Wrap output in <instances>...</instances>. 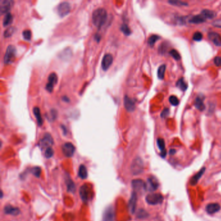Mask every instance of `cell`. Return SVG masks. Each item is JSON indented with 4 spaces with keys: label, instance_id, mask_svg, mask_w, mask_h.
Returning a JSON list of instances; mask_svg holds the SVG:
<instances>
[{
    "label": "cell",
    "instance_id": "f1b7e54d",
    "mask_svg": "<svg viewBox=\"0 0 221 221\" xmlns=\"http://www.w3.org/2000/svg\"><path fill=\"white\" fill-rule=\"evenodd\" d=\"M66 185L68 191L72 193H74L75 191V190H76V187H75L74 182L71 179L66 180Z\"/></svg>",
    "mask_w": 221,
    "mask_h": 221
},
{
    "label": "cell",
    "instance_id": "603a6c76",
    "mask_svg": "<svg viewBox=\"0 0 221 221\" xmlns=\"http://www.w3.org/2000/svg\"><path fill=\"white\" fill-rule=\"evenodd\" d=\"M12 20H13L12 15L10 12L7 13L5 15V16L3 19V26L4 27L10 26V25L12 23Z\"/></svg>",
    "mask_w": 221,
    "mask_h": 221
},
{
    "label": "cell",
    "instance_id": "9c48e42d",
    "mask_svg": "<svg viewBox=\"0 0 221 221\" xmlns=\"http://www.w3.org/2000/svg\"><path fill=\"white\" fill-rule=\"evenodd\" d=\"M57 76L55 73H50L48 76V81L46 84V89L49 92H52L53 90V88L55 84L57 82Z\"/></svg>",
    "mask_w": 221,
    "mask_h": 221
},
{
    "label": "cell",
    "instance_id": "4fadbf2b",
    "mask_svg": "<svg viewBox=\"0 0 221 221\" xmlns=\"http://www.w3.org/2000/svg\"><path fill=\"white\" fill-rule=\"evenodd\" d=\"M115 219V213L114 209L112 206H108L106 209H105L103 221H114Z\"/></svg>",
    "mask_w": 221,
    "mask_h": 221
},
{
    "label": "cell",
    "instance_id": "7402d4cb",
    "mask_svg": "<svg viewBox=\"0 0 221 221\" xmlns=\"http://www.w3.org/2000/svg\"><path fill=\"white\" fill-rule=\"evenodd\" d=\"M205 19L204 16H202V14H198V15H196V16H192L189 19V22L191 23H195V24H198V23H204V22H205Z\"/></svg>",
    "mask_w": 221,
    "mask_h": 221
},
{
    "label": "cell",
    "instance_id": "30bf717a",
    "mask_svg": "<svg viewBox=\"0 0 221 221\" xmlns=\"http://www.w3.org/2000/svg\"><path fill=\"white\" fill-rule=\"evenodd\" d=\"M14 4V2L12 0H2L0 2V12L1 14L8 13L9 11L11 10Z\"/></svg>",
    "mask_w": 221,
    "mask_h": 221
},
{
    "label": "cell",
    "instance_id": "9a60e30c",
    "mask_svg": "<svg viewBox=\"0 0 221 221\" xmlns=\"http://www.w3.org/2000/svg\"><path fill=\"white\" fill-rule=\"evenodd\" d=\"M137 200H138L137 193L134 191V192H132V193L131 195V197H130L129 202H128V209L130 211V212L132 214L134 213L135 211V208H136Z\"/></svg>",
    "mask_w": 221,
    "mask_h": 221
},
{
    "label": "cell",
    "instance_id": "ab89813d",
    "mask_svg": "<svg viewBox=\"0 0 221 221\" xmlns=\"http://www.w3.org/2000/svg\"><path fill=\"white\" fill-rule=\"evenodd\" d=\"M54 154L53 149L51 147H49L46 150V152H45V156L47 158H51Z\"/></svg>",
    "mask_w": 221,
    "mask_h": 221
},
{
    "label": "cell",
    "instance_id": "e575fe53",
    "mask_svg": "<svg viewBox=\"0 0 221 221\" xmlns=\"http://www.w3.org/2000/svg\"><path fill=\"white\" fill-rule=\"evenodd\" d=\"M31 172H32L33 174L34 175L35 177L39 178L40 177V174H41L42 170L39 167H35L31 169Z\"/></svg>",
    "mask_w": 221,
    "mask_h": 221
},
{
    "label": "cell",
    "instance_id": "ee69618b",
    "mask_svg": "<svg viewBox=\"0 0 221 221\" xmlns=\"http://www.w3.org/2000/svg\"><path fill=\"white\" fill-rule=\"evenodd\" d=\"M213 26L216 27H218V28H221V19H217L215 20V21H214L213 22Z\"/></svg>",
    "mask_w": 221,
    "mask_h": 221
},
{
    "label": "cell",
    "instance_id": "ac0fdd59",
    "mask_svg": "<svg viewBox=\"0 0 221 221\" xmlns=\"http://www.w3.org/2000/svg\"><path fill=\"white\" fill-rule=\"evenodd\" d=\"M220 209V205L217 203H211L205 207V211L208 214H214L218 212Z\"/></svg>",
    "mask_w": 221,
    "mask_h": 221
},
{
    "label": "cell",
    "instance_id": "7c38bea8",
    "mask_svg": "<svg viewBox=\"0 0 221 221\" xmlns=\"http://www.w3.org/2000/svg\"><path fill=\"white\" fill-rule=\"evenodd\" d=\"M113 62V56L110 53L105 54L102 60L101 66L103 69L107 70Z\"/></svg>",
    "mask_w": 221,
    "mask_h": 221
},
{
    "label": "cell",
    "instance_id": "d6a6232c",
    "mask_svg": "<svg viewBox=\"0 0 221 221\" xmlns=\"http://www.w3.org/2000/svg\"><path fill=\"white\" fill-rule=\"evenodd\" d=\"M149 216L148 213L144 209H139L137 213V217L139 219H144Z\"/></svg>",
    "mask_w": 221,
    "mask_h": 221
},
{
    "label": "cell",
    "instance_id": "d6986e66",
    "mask_svg": "<svg viewBox=\"0 0 221 221\" xmlns=\"http://www.w3.org/2000/svg\"><path fill=\"white\" fill-rule=\"evenodd\" d=\"M205 170V167H203V168L201 169L197 174H196L195 175H194L193 177L191 178V180H190V184H191V185H195L196 184H197L199 180L203 176V174L204 173Z\"/></svg>",
    "mask_w": 221,
    "mask_h": 221
},
{
    "label": "cell",
    "instance_id": "8d00e7d4",
    "mask_svg": "<svg viewBox=\"0 0 221 221\" xmlns=\"http://www.w3.org/2000/svg\"><path fill=\"white\" fill-rule=\"evenodd\" d=\"M169 3L175 6H188V4L182 1H169Z\"/></svg>",
    "mask_w": 221,
    "mask_h": 221
},
{
    "label": "cell",
    "instance_id": "7bdbcfd3",
    "mask_svg": "<svg viewBox=\"0 0 221 221\" xmlns=\"http://www.w3.org/2000/svg\"><path fill=\"white\" fill-rule=\"evenodd\" d=\"M169 110L168 108H165L162 114H161V117H162V118H165L166 117H167L169 115Z\"/></svg>",
    "mask_w": 221,
    "mask_h": 221
},
{
    "label": "cell",
    "instance_id": "8992f818",
    "mask_svg": "<svg viewBox=\"0 0 221 221\" xmlns=\"http://www.w3.org/2000/svg\"><path fill=\"white\" fill-rule=\"evenodd\" d=\"M143 163L139 158H135L131 165V171L133 174H139L143 172Z\"/></svg>",
    "mask_w": 221,
    "mask_h": 221
},
{
    "label": "cell",
    "instance_id": "52a82bcc",
    "mask_svg": "<svg viewBox=\"0 0 221 221\" xmlns=\"http://www.w3.org/2000/svg\"><path fill=\"white\" fill-rule=\"evenodd\" d=\"M71 10V5L68 2H64L60 3L57 7V12L60 16L64 17L66 16L70 12Z\"/></svg>",
    "mask_w": 221,
    "mask_h": 221
},
{
    "label": "cell",
    "instance_id": "4dcf8cb0",
    "mask_svg": "<svg viewBox=\"0 0 221 221\" xmlns=\"http://www.w3.org/2000/svg\"><path fill=\"white\" fill-rule=\"evenodd\" d=\"M14 31H15V28L14 27H8L5 30V31H4V33H3L4 37L5 38H8V37H11L12 35L14 34Z\"/></svg>",
    "mask_w": 221,
    "mask_h": 221
},
{
    "label": "cell",
    "instance_id": "836d02e7",
    "mask_svg": "<svg viewBox=\"0 0 221 221\" xmlns=\"http://www.w3.org/2000/svg\"><path fill=\"white\" fill-rule=\"evenodd\" d=\"M121 29L123 31V33L128 36V35H130L131 34V31H130V29L128 27V26H127V24H123L121 27Z\"/></svg>",
    "mask_w": 221,
    "mask_h": 221
},
{
    "label": "cell",
    "instance_id": "d590c367",
    "mask_svg": "<svg viewBox=\"0 0 221 221\" xmlns=\"http://www.w3.org/2000/svg\"><path fill=\"white\" fill-rule=\"evenodd\" d=\"M169 100L170 103L173 106H177L179 104V100L177 98V97L174 96V95H171L169 99Z\"/></svg>",
    "mask_w": 221,
    "mask_h": 221
},
{
    "label": "cell",
    "instance_id": "1f68e13d",
    "mask_svg": "<svg viewBox=\"0 0 221 221\" xmlns=\"http://www.w3.org/2000/svg\"><path fill=\"white\" fill-rule=\"evenodd\" d=\"M158 39H160V37L159 36H158V35H152V36L150 37L148 39L149 45L150 46H153L155 44L156 42Z\"/></svg>",
    "mask_w": 221,
    "mask_h": 221
},
{
    "label": "cell",
    "instance_id": "b9f144b4",
    "mask_svg": "<svg viewBox=\"0 0 221 221\" xmlns=\"http://www.w3.org/2000/svg\"><path fill=\"white\" fill-rule=\"evenodd\" d=\"M214 63L218 67H221V57H217L214 59Z\"/></svg>",
    "mask_w": 221,
    "mask_h": 221
},
{
    "label": "cell",
    "instance_id": "ba28073f",
    "mask_svg": "<svg viewBox=\"0 0 221 221\" xmlns=\"http://www.w3.org/2000/svg\"><path fill=\"white\" fill-rule=\"evenodd\" d=\"M53 144V139L49 134H46L43 138L40 141L39 146L41 149H48Z\"/></svg>",
    "mask_w": 221,
    "mask_h": 221
},
{
    "label": "cell",
    "instance_id": "6da1fadb",
    "mask_svg": "<svg viewBox=\"0 0 221 221\" xmlns=\"http://www.w3.org/2000/svg\"><path fill=\"white\" fill-rule=\"evenodd\" d=\"M107 19V12L103 8L95 10L92 14L93 23L97 28L101 27Z\"/></svg>",
    "mask_w": 221,
    "mask_h": 221
},
{
    "label": "cell",
    "instance_id": "cb8c5ba5",
    "mask_svg": "<svg viewBox=\"0 0 221 221\" xmlns=\"http://www.w3.org/2000/svg\"><path fill=\"white\" fill-rule=\"evenodd\" d=\"M33 113H34L35 118H36V119H37L38 125L41 126V125H42V124H43V119L42 118L41 114H40V111L39 108L34 107L33 108Z\"/></svg>",
    "mask_w": 221,
    "mask_h": 221
},
{
    "label": "cell",
    "instance_id": "e0dca14e",
    "mask_svg": "<svg viewBox=\"0 0 221 221\" xmlns=\"http://www.w3.org/2000/svg\"><path fill=\"white\" fill-rule=\"evenodd\" d=\"M208 38L216 46H221V37L219 34L215 32H211L208 34Z\"/></svg>",
    "mask_w": 221,
    "mask_h": 221
},
{
    "label": "cell",
    "instance_id": "5b68a950",
    "mask_svg": "<svg viewBox=\"0 0 221 221\" xmlns=\"http://www.w3.org/2000/svg\"><path fill=\"white\" fill-rule=\"evenodd\" d=\"M132 185L134 190V192L136 193H142L147 190V185L142 180H134L132 182Z\"/></svg>",
    "mask_w": 221,
    "mask_h": 221
},
{
    "label": "cell",
    "instance_id": "d4e9b609",
    "mask_svg": "<svg viewBox=\"0 0 221 221\" xmlns=\"http://www.w3.org/2000/svg\"><path fill=\"white\" fill-rule=\"evenodd\" d=\"M201 14L204 16V17L205 19H213L216 16V13L212 11H210V10H203V11L201 12Z\"/></svg>",
    "mask_w": 221,
    "mask_h": 221
},
{
    "label": "cell",
    "instance_id": "7a4b0ae2",
    "mask_svg": "<svg viewBox=\"0 0 221 221\" xmlns=\"http://www.w3.org/2000/svg\"><path fill=\"white\" fill-rule=\"evenodd\" d=\"M16 49L12 45H10L7 48L5 54L4 56V63L8 64L12 63L16 57Z\"/></svg>",
    "mask_w": 221,
    "mask_h": 221
},
{
    "label": "cell",
    "instance_id": "8fae6325",
    "mask_svg": "<svg viewBox=\"0 0 221 221\" xmlns=\"http://www.w3.org/2000/svg\"><path fill=\"white\" fill-rule=\"evenodd\" d=\"M75 151V147L71 143H66L62 145V152L67 157H72Z\"/></svg>",
    "mask_w": 221,
    "mask_h": 221
},
{
    "label": "cell",
    "instance_id": "4316f807",
    "mask_svg": "<svg viewBox=\"0 0 221 221\" xmlns=\"http://www.w3.org/2000/svg\"><path fill=\"white\" fill-rule=\"evenodd\" d=\"M177 86L181 90H182V91H185L188 87V85L186 82H185L184 79L183 78H182V79H179L177 81Z\"/></svg>",
    "mask_w": 221,
    "mask_h": 221
},
{
    "label": "cell",
    "instance_id": "ffe728a7",
    "mask_svg": "<svg viewBox=\"0 0 221 221\" xmlns=\"http://www.w3.org/2000/svg\"><path fill=\"white\" fill-rule=\"evenodd\" d=\"M4 212L6 214H10L13 216H17L20 213L19 208L13 207L11 205H8L7 206L5 207Z\"/></svg>",
    "mask_w": 221,
    "mask_h": 221
},
{
    "label": "cell",
    "instance_id": "3957f363",
    "mask_svg": "<svg viewBox=\"0 0 221 221\" xmlns=\"http://www.w3.org/2000/svg\"><path fill=\"white\" fill-rule=\"evenodd\" d=\"M146 202L150 205H157L162 204L163 201V197L159 193H152L146 196Z\"/></svg>",
    "mask_w": 221,
    "mask_h": 221
},
{
    "label": "cell",
    "instance_id": "44dd1931",
    "mask_svg": "<svg viewBox=\"0 0 221 221\" xmlns=\"http://www.w3.org/2000/svg\"><path fill=\"white\" fill-rule=\"evenodd\" d=\"M195 107L197 108L200 111H203L205 109V105L204 103V97L202 95H198L196 98L195 101Z\"/></svg>",
    "mask_w": 221,
    "mask_h": 221
},
{
    "label": "cell",
    "instance_id": "277c9868",
    "mask_svg": "<svg viewBox=\"0 0 221 221\" xmlns=\"http://www.w3.org/2000/svg\"><path fill=\"white\" fill-rule=\"evenodd\" d=\"M80 197L84 202L88 201L92 198V192L87 185H84L80 188Z\"/></svg>",
    "mask_w": 221,
    "mask_h": 221
},
{
    "label": "cell",
    "instance_id": "5bb4252c",
    "mask_svg": "<svg viewBox=\"0 0 221 221\" xmlns=\"http://www.w3.org/2000/svg\"><path fill=\"white\" fill-rule=\"evenodd\" d=\"M146 185L147 189L150 191H154L156 190L159 186L158 181L154 177H150L147 179V183Z\"/></svg>",
    "mask_w": 221,
    "mask_h": 221
},
{
    "label": "cell",
    "instance_id": "f6af8a7d",
    "mask_svg": "<svg viewBox=\"0 0 221 221\" xmlns=\"http://www.w3.org/2000/svg\"><path fill=\"white\" fill-rule=\"evenodd\" d=\"M174 153H175V150H170V154H174Z\"/></svg>",
    "mask_w": 221,
    "mask_h": 221
},
{
    "label": "cell",
    "instance_id": "83f0119b",
    "mask_svg": "<svg viewBox=\"0 0 221 221\" xmlns=\"http://www.w3.org/2000/svg\"><path fill=\"white\" fill-rule=\"evenodd\" d=\"M165 69H166V66L165 64L160 66L158 69V77L159 79L162 80L164 79Z\"/></svg>",
    "mask_w": 221,
    "mask_h": 221
},
{
    "label": "cell",
    "instance_id": "f546056e",
    "mask_svg": "<svg viewBox=\"0 0 221 221\" xmlns=\"http://www.w3.org/2000/svg\"><path fill=\"white\" fill-rule=\"evenodd\" d=\"M157 145L158 147L159 148V149L161 150V152L165 151V141L162 138H158L157 139Z\"/></svg>",
    "mask_w": 221,
    "mask_h": 221
},
{
    "label": "cell",
    "instance_id": "f35d334b",
    "mask_svg": "<svg viewBox=\"0 0 221 221\" xmlns=\"http://www.w3.org/2000/svg\"><path fill=\"white\" fill-rule=\"evenodd\" d=\"M202 38H203V35H202V33H200V32H196L193 34V39L195 40V41L200 42L202 40Z\"/></svg>",
    "mask_w": 221,
    "mask_h": 221
},
{
    "label": "cell",
    "instance_id": "74e56055",
    "mask_svg": "<svg viewBox=\"0 0 221 221\" xmlns=\"http://www.w3.org/2000/svg\"><path fill=\"white\" fill-rule=\"evenodd\" d=\"M169 53L170 55H171L172 57L173 58H174L176 60H178L180 59V55L177 50H175V49L170 50Z\"/></svg>",
    "mask_w": 221,
    "mask_h": 221
},
{
    "label": "cell",
    "instance_id": "2e32d148",
    "mask_svg": "<svg viewBox=\"0 0 221 221\" xmlns=\"http://www.w3.org/2000/svg\"><path fill=\"white\" fill-rule=\"evenodd\" d=\"M124 106L128 112H133L135 108L134 100L127 96V95L124 97Z\"/></svg>",
    "mask_w": 221,
    "mask_h": 221
},
{
    "label": "cell",
    "instance_id": "60d3db41",
    "mask_svg": "<svg viewBox=\"0 0 221 221\" xmlns=\"http://www.w3.org/2000/svg\"><path fill=\"white\" fill-rule=\"evenodd\" d=\"M23 37L24 39L27 40H30L31 38V32L30 30H25L23 32Z\"/></svg>",
    "mask_w": 221,
    "mask_h": 221
},
{
    "label": "cell",
    "instance_id": "484cf974",
    "mask_svg": "<svg viewBox=\"0 0 221 221\" xmlns=\"http://www.w3.org/2000/svg\"><path fill=\"white\" fill-rule=\"evenodd\" d=\"M79 177L82 179H86L88 177L86 167L84 165H81L79 169Z\"/></svg>",
    "mask_w": 221,
    "mask_h": 221
}]
</instances>
